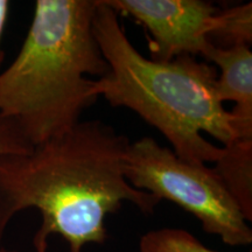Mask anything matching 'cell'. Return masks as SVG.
<instances>
[{"mask_svg": "<svg viewBox=\"0 0 252 252\" xmlns=\"http://www.w3.org/2000/svg\"><path fill=\"white\" fill-rule=\"evenodd\" d=\"M130 143L111 125L93 119L27 152L0 158V243L11 220L27 209L42 219L33 238L36 252H47L52 235L61 236L69 252L105 243L106 217L124 202L153 214L160 201L124 176Z\"/></svg>", "mask_w": 252, "mask_h": 252, "instance_id": "obj_1", "label": "cell"}, {"mask_svg": "<svg viewBox=\"0 0 252 252\" xmlns=\"http://www.w3.org/2000/svg\"><path fill=\"white\" fill-rule=\"evenodd\" d=\"M96 2L94 36L109 71L94 80V96L137 113L184 161L215 162L222 146L237 139L230 111L217 97L216 68L189 55L168 62L145 58L126 35L115 9L104 0Z\"/></svg>", "mask_w": 252, "mask_h": 252, "instance_id": "obj_2", "label": "cell"}, {"mask_svg": "<svg viewBox=\"0 0 252 252\" xmlns=\"http://www.w3.org/2000/svg\"><path fill=\"white\" fill-rule=\"evenodd\" d=\"M96 0H36L23 46L0 72V115L32 146L67 133L97 102L109 67L94 36Z\"/></svg>", "mask_w": 252, "mask_h": 252, "instance_id": "obj_3", "label": "cell"}, {"mask_svg": "<svg viewBox=\"0 0 252 252\" xmlns=\"http://www.w3.org/2000/svg\"><path fill=\"white\" fill-rule=\"evenodd\" d=\"M124 176L132 187L161 202L175 203L193 215L204 232L230 247L252 243V230L243 213L213 167L189 163L151 137L128 144L123 159Z\"/></svg>", "mask_w": 252, "mask_h": 252, "instance_id": "obj_4", "label": "cell"}, {"mask_svg": "<svg viewBox=\"0 0 252 252\" xmlns=\"http://www.w3.org/2000/svg\"><path fill=\"white\" fill-rule=\"evenodd\" d=\"M115 12L145 28L151 60L203 56L220 9L203 0H104Z\"/></svg>", "mask_w": 252, "mask_h": 252, "instance_id": "obj_5", "label": "cell"}, {"mask_svg": "<svg viewBox=\"0 0 252 252\" xmlns=\"http://www.w3.org/2000/svg\"><path fill=\"white\" fill-rule=\"evenodd\" d=\"M202 58L216 68V94L230 110L237 139L252 140V53L250 46L217 48L210 45Z\"/></svg>", "mask_w": 252, "mask_h": 252, "instance_id": "obj_6", "label": "cell"}, {"mask_svg": "<svg viewBox=\"0 0 252 252\" xmlns=\"http://www.w3.org/2000/svg\"><path fill=\"white\" fill-rule=\"evenodd\" d=\"M214 172L243 213L252 220V140L236 139L222 146Z\"/></svg>", "mask_w": 252, "mask_h": 252, "instance_id": "obj_7", "label": "cell"}, {"mask_svg": "<svg viewBox=\"0 0 252 252\" xmlns=\"http://www.w3.org/2000/svg\"><path fill=\"white\" fill-rule=\"evenodd\" d=\"M252 41V4L237 5L219 11L209 35L210 45L217 48L250 46Z\"/></svg>", "mask_w": 252, "mask_h": 252, "instance_id": "obj_8", "label": "cell"}, {"mask_svg": "<svg viewBox=\"0 0 252 252\" xmlns=\"http://www.w3.org/2000/svg\"><path fill=\"white\" fill-rule=\"evenodd\" d=\"M139 252H217L206 247L193 234L180 228L147 231L139 241Z\"/></svg>", "mask_w": 252, "mask_h": 252, "instance_id": "obj_9", "label": "cell"}, {"mask_svg": "<svg viewBox=\"0 0 252 252\" xmlns=\"http://www.w3.org/2000/svg\"><path fill=\"white\" fill-rule=\"evenodd\" d=\"M32 145L24 137L17 123L13 119L0 115V158L27 152ZM0 252H15L0 249Z\"/></svg>", "mask_w": 252, "mask_h": 252, "instance_id": "obj_10", "label": "cell"}, {"mask_svg": "<svg viewBox=\"0 0 252 252\" xmlns=\"http://www.w3.org/2000/svg\"><path fill=\"white\" fill-rule=\"evenodd\" d=\"M9 9L11 5L7 0H0V72H1L2 62H4V50H2V37H4L6 26H7V20L9 15Z\"/></svg>", "mask_w": 252, "mask_h": 252, "instance_id": "obj_11", "label": "cell"}]
</instances>
